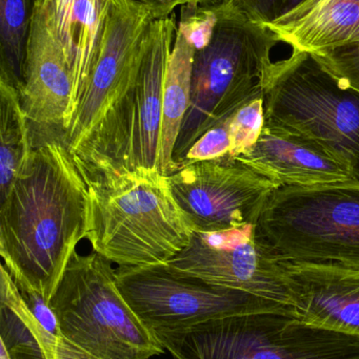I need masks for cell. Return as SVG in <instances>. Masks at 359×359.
<instances>
[{
  "mask_svg": "<svg viewBox=\"0 0 359 359\" xmlns=\"http://www.w3.org/2000/svg\"><path fill=\"white\" fill-rule=\"evenodd\" d=\"M266 124L312 139L359 184V92L315 54L293 50L270 65L263 82Z\"/></svg>",
  "mask_w": 359,
  "mask_h": 359,
  "instance_id": "5b68a950",
  "label": "cell"
},
{
  "mask_svg": "<svg viewBox=\"0 0 359 359\" xmlns=\"http://www.w3.org/2000/svg\"><path fill=\"white\" fill-rule=\"evenodd\" d=\"M33 151L31 126L18 90L0 79V201L6 198Z\"/></svg>",
  "mask_w": 359,
  "mask_h": 359,
  "instance_id": "ffe728a7",
  "label": "cell"
},
{
  "mask_svg": "<svg viewBox=\"0 0 359 359\" xmlns=\"http://www.w3.org/2000/svg\"><path fill=\"white\" fill-rule=\"evenodd\" d=\"M153 333L175 359H359L358 337L274 312Z\"/></svg>",
  "mask_w": 359,
  "mask_h": 359,
  "instance_id": "ba28073f",
  "label": "cell"
},
{
  "mask_svg": "<svg viewBox=\"0 0 359 359\" xmlns=\"http://www.w3.org/2000/svg\"><path fill=\"white\" fill-rule=\"evenodd\" d=\"M176 29L173 14L150 23L134 81L74 157L82 172L159 170L162 94Z\"/></svg>",
  "mask_w": 359,
  "mask_h": 359,
  "instance_id": "8992f818",
  "label": "cell"
},
{
  "mask_svg": "<svg viewBox=\"0 0 359 359\" xmlns=\"http://www.w3.org/2000/svg\"><path fill=\"white\" fill-rule=\"evenodd\" d=\"M164 266L179 276L293 307L282 264L257 240L255 225L214 232L195 230L189 246Z\"/></svg>",
  "mask_w": 359,
  "mask_h": 359,
  "instance_id": "7c38bea8",
  "label": "cell"
},
{
  "mask_svg": "<svg viewBox=\"0 0 359 359\" xmlns=\"http://www.w3.org/2000/svg\"><path fill=\"white\" fill-rule=\"evenodd\" d=\"M39 0H0V79L20 92L27 44Z\"/></svg>",
  "mask_w": 359,
  "mask_h": 359,
  "instance_id": "44dd1931",
  "label": "cell"
},
{
  "mask_svg": "<svg viewBox=\"0 0 359 359\" xmlns=\"http://www.w3.org/2000/svg\"><path fill=\"white\" fill-rule=\"evenodd\" d=\"M255 236L278 262L359 270V184L282 186Z\"/></svg>",
  "mask_w": 359,
  "mask_h": 359,
  "instance_id": "277c9868",
  "label": "cell"
},
{
  "mask_svg": "<svg viewBox=\"0 0 359 359\" xmlns=\"http://www.w3.org/2000/svg\"><path fill=\"white\" fill-rule=\"evenodd\" d=\"M32 139L29 162L0 201V255L48 303L86 238L88 184L63 134Z\"/></svg>",
  "mask_w": 359,
  "mask_h": 359,
  "instance_id": "6da1fadb",
  "label": "cell"
},
{
  "mask_svg": "<svg viewBox=\"0 0 359 359\" xmlns=\"http://www.w3.org/2000/svg\"><path fill=\"white\" fill-rule=\"evenodd\" d=\"M13 280L27 309L35 316L36 320L44 327V330L53 337H61L56 316L51 308L50 304L27 283L17 278H13Z\"/></svg>",
  "mask_w": 359,
  "mask_h": 359,
  "instance_id": "484cf974",
  "label": "cell"
},
{
  "mask_svg": "<svg viewBox=\"0 0 359 359\" xmlns=\"http://www.w3.org/2000/svg\"><path fill=\"white\" fill-rule=\"evenodd\" d=\"M60 337L98 359H149L164 349L129 305L112 263L75 251L48 302Z\"/></svg>",
  "mask_w": 359,
  "mask_h": 359,
  "instance_id": "52a82bcc",
  "label": "cell"
},
{
  "mask_svg": "<svg viewBox=\"0 0 359 359\" xmlns=\"http://www.w3.org/2000/svg\"><path fill=\"white\" fill-rule=\"evenodd\" d=\"M82 174L86 238L94 252L119 267H149L189 246L195 227L159 170Z\"/></svg>",
  "mask_w": 359,
  "mask_h": 359,
  "instance_id": "3957f363",
  "label": "cell"
},
{
  "mask_svg": "<svg viewBox=\"0 0 359 359\" xmlns=\"http://www.w3.org/2000/svg\"><path fill=\"white\" fill-rule=\"evenodd\" d=\"M0 359H48L53 337L27 309L6 266L0 272Z\"/></svg>",
  "mask_w": 359,
  "mask_h": 359,
  "instance_id": "d6986e66",
  "label": "cell"
},
{
  "mask_svg": "<svg viewBox=\"0 0 359 359\" xmlns=\"http://www.w3.org/2000/svg\"><path fill=\"white\" fill-rule=\"evenodd\" d=\"M177 27L189 36L194 50L191 100L173 151L179 168L204 133L263 93L270 53L280 40L230 0L181 6Z\"/></svg>",
  "mask_w": 359,
  "mask_h": 359,
  "instance_id": "7a4b0ae2",
  "label": "cell"
},
{
  "mask_svg": "<svg viewBox=\"0 0 359 359\" xmlns=\"http://www.w3.org/2000/svg\"><path fill=\"white\" fill-rule=\"evenodd\" d=\"M251 21L269 27L307 0H230Z\"/></svg>",
  "mask_w": 359,
  "mask_h": 359,
  "instance_id": "cb8c5ba5",
  "label": "cell"
},
{
  "mask_svg": "<svg viewBox=\"0 0 359 359\" xmlns=\"http://www.w3.org/2000/svg\"><path fill=\"white\" fill-rule=\"evenodd\" d=\"M168 179L175 200L195 230L206 232L255 225L280 188L230 156L187 164Z\"/></svg>",
  "mask_w": 359,
  "mask_h": 359,
  "instance_id": "8fae6325",
  "label": "cell"
},
{
  "mask_svg": "<svg viewBox=\"0 0 359 359\" xmlns=\"http://www.w3.org/2000/svg\"><path fill=\"white\" fill-rule=\"evenodd\" d=\"M313 54L335 75L359 92V43L335 46Z\"/></svg>",
  "mask_w": 359,
  "mask_h": 359,
  "instance_id": "d4e9b609",
  "label": "cell"
},
{
  "mask_svg": "<svg viewBox=\"0 0 359 359\" xmlns=\"http://www.w3.org/2000/svg\"><path fill=\"white\" fill-rule=\"evenodd\" d=\"M269 29L293 50L318 53L359 43V0H307Z\"/></svg>",
  "mask_w": 359,
  "mask_h": 359,
  "instance_id": "e0dca14e",
  "label": "cell"
},
{
  "mask_svg": "<svg viewBox=\"0 0 359 359\" xmlns=\"http://www.w3.org/2000/svg\"><path fill=\"white\" fill-rule=\"evenodd\" d=\"M297 318L359 339V270L280 262Z\"/></svg>",
  "mask_w": 359,
  "mask_h": 359,
  "instance_id": "9a60e30c",
  "label": "cell"
},
{
  "mask_svg": "<svg viewBox=\"0 0 359 359\" xmlns=\"http://www.w3.org/2000/svg\"><path fill=\"white\" fill-rule=\"evenodd\" d=\"M193 52L189 36L177 27L162 94L159 172L167 177L178 170L173 160V151L191 100Z\"/></svg>",
  "mask_w": 359,
  "mask_h": 359,
  "instance_id": "ac0fdd59",
  "label": "cell"
},
{
  "mask_svg": "<svg viewBox=\"0 0 359 359\" xmlns=\"http://www.w3.org/2000/svg\"><path fill=\"white\" fill-rule=\"evenodd\" d=\"M19 97L35 135L63 134L71 111L73 79L65 55L38 8L32 23Z\"/></svg>",
  "mask_w": 359,
  "mask_h": 359,
  "instance_id": "4fadbf2b",
  "label": "cell"
},
{
  "mask_svg": "<svg viewBox=\"0 0 359 359\" xmlns=\"http://www.w3.org/2000/svg\"><path fill=\"white\" fill-rule=\"evenodd\" d=\"M234 159L280 187L355 183L348 166L322 145L268 124L256 142Z\"/></svg>",
  "mask_w": 359,
  "mask_h": 359,
  "instance_id": "5bb4252c",
  "label": "cell"
},
{
  "mask_svg": "<svg viewBox=\"0 0 359 359\" xmlns=\"http://www.w3.org/2000/svg\"><path fill=\"white\" fill-rule=\"evenodd\" d=\"M48 359H98L74 347L63 337L52 339L46 346Z\"/></svg>",
  "mask_w": 359,
  "mask_h": 359,
  "instance_id": "83f0119b",
  "label": "cell"
},
{
  "mask_svg": "<svg viewBox=\"0 0 359 359\" xmlns=\"http://www.w3.org/2000/svg\"><path fill=\"white\" fill-rule=\"evenodd\" d=\"M116 278L124 299L151 331L181 330L210 320L266 312L297 318L291 306L179 276L164 265L119 267Z\"/></svg>",
  "mask_w": 359,
  "mask_h": 359,
  "instance_id": "9c48e42d",
  "label": "cell"
},
{
  "mask_svg": "<svg viewBox=\"0 0 359 359\" xmlns=\"http://www.w3.org/2000/svg\"><path fill=\"white\" fill-rule=\"evenodd\" d=\"M138 1L149 6L154 19H159L170 16L177 6H183L185 4L211 6V4H223L229 0H138Z\"/></svg>",
  "mask_w": 359,
  "mask_h": 359,
  "instance_id": "4316f807",
  "label": "cell"
},
{
  "mask_svg": "<svg viewBox=\"0 0 359 359\" xmlns=\"http://www.w3.org/2000/svg\"><path fill=\"white\" fill-rule=\"evenodd\" d=\"M265 124V104L261 93L240 105L230 116V157L235 158L252 147L261 136Z\"/></svg>",
  "mask_w": 359,
  "mask_h": 359,
  "instance_id": "7402d4cb",
  "label": "cell"
},
{
  "mask_svg": "<svg viewBox=\"0 0 359 359\" xmlns=\"http://www.w3.org/2000/svg\"><path fill=\"white\" fill-rule=\"evenodd\" d=\"M231 153L230 116L204 133L185 156L183 165L227 157Z\"/></svg>",
  "mask_w": 359,
  "mask_h": 359,
  "instance_id": "603a6c76",
  "label": "cell"
},
{
  "mask_svg": "<svg viewBox=\"0 0 359 359\" xmlns=\"http://www.w3.org/2000/svg\"><path fill=\"white\" fill-rule=\"evenodd\" d=\"M113 2L114 0H39L38 2V10L41 12L71 69L73 99L67 121L98 60Z\"/></svg>",
  "mask_w": 359,
  "mask_h": 359,
  "instance_id": "2e32d148",
  "label": "cell"
},
{
  "mask_svg": "<svg viewBox=\"0 0 359 359\" xmlns=\"http://www.w3.org/2000/svg\"><path fill=\"white\" fill-rule=\"evenodd\" d=\"M152 11L138 0H114L98 60L63 130L75 157L89 137L134 81Z\"/></svg>",
  "mask_w": 359,
  "mask_h": 359,
  "instance_id": "30bf717a",
  "label": "cell"
}]
</instances>
